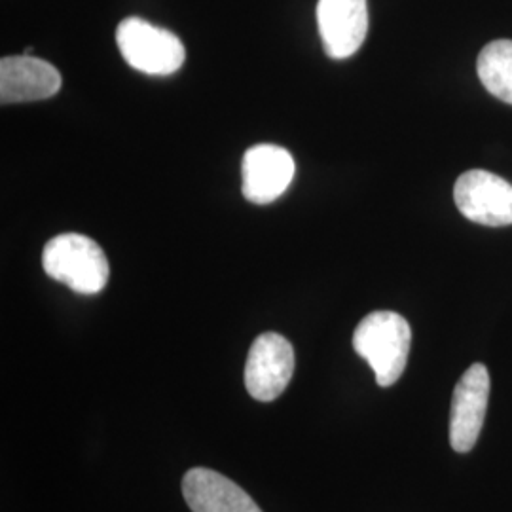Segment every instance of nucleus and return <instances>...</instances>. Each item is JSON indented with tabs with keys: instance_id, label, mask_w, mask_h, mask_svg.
<instances>
[{
	"instance_id": "obj_4",
	"label": "nucleus",
	"mask_w": 512,
	"mask_h": 512,
	"mask_svg": "<svg viewBox=\"0 0 512 512\" xmlns=\"http://www.w3.org/2000/svg\"><path fill=\"white\" fill-rule=\"evenodd\" d=\"M294 372V349L291 342L277 334H260L249 349L245 365V387L260 403L275 401L291 382Z\"/></svg>"
},
{
	"instance_id": "obj_8",
	"label": "nucleus",
	"mask_w": 512,
	"mask_h": 512,
	"mask_svg": "<svg viewBox=\"0 0 512 512\" xmlns=\"http://www.w3.org/2000/svg\"><path fill=\"white\" fill-rule=\"evenodd\" d=\"M317 27L327 55L332 59H348L365 42L368 4L366 0H319Z\"/></svg>"
},
{
	"instance_id": "obj_3",
	"label": "nucleus",
	"mask_w": 512,
	"mask_h": 512,
	"mask_svg": "<svg viewBox=\"0 0 512 512\" xmlns=\"http://www.w3.org/2000/svg\"><path fill=\"white\" fill-rule=\"evenodd\" d=\"M116 44L129 67L150 76L177 73L186 59L177 35L141 18L124 19L118 25Z\"/></svg>"
},
{
	"instance_id": "obj_7",
	"label": "nucleus",
	"mask_w": 512,
	"mask_h": 512,
	"mask_svg": "<svg viewBox=\"0 0 512 512\" xmlns=\"http://www.w3.org/2000/svg\"><path fill=\"white\" fill-rule=\"evenodd\" d=\"M296 164L289 150L277 145L249 148L241 164V190L245 200L266 205L281 198L291 186Z\"/></svg>"
},
{
	"instance_id": "obj_11",
	"label": "nucleus",
	"mask_w": 512,
	"mask_h": 512,
	"mask_svg": "<svg viewBox=\"0 0 512 512\" xmlns=\"http://www.w3.org/2000/svg\"><path fill=\"white\" fill-rule=\"evenodd\" d=\"M476 71L488 92L512 105V40H494L484 46Z\"/></svg>"
},
{
	"instance_id": "obj_10",
	"label": "nucleus",
	"mask_w": 512,
	"mask_h": 512,
	"mask_svg": "<svg viewBox=\"0 0 512 512\" xmlns=\"http://www.w3.org/2000/svg\"><path fill=\"white\" fill-rule=\"evenodd\" d=\"M183 495L192 512H262L236 482L205 467L190 469L184 475Z\"/></svg>"
},
{
	"instance_id": "obj_9",
	"label": "nucleus",
	"mask_w": 512,
	"mask_h": 512,
	"mask_svg": "<svg viewBox=\"0 0 512 512\" xmlns=\"http://www.w3.org/2000/svg\"><path fill=\"white\" fill-rule=\"evenodd\" d=\"M61 90V74L52 63L33 55H10L0 61L2 105L31 103L54 97Z\"/></svg>"
},
{
	"instance_id": "obj_6",
	"label": "nucleus",
	"mask_w": 512,
	"mask_h": 512,
	"mask_svg": "<svg viewBox=\"0 0 512 512\" xmlns=\"http://www.w3.org/2000/svg\"><path fill=\"white\" fill-rule=\"evenodd\" d=\"M490 399L488 368L475 363L461 376L452 399L450 412V444L459 454L475 448L476 440L486 420Z\"/></svg>"
},
{
	"instance_id": "obj_5",
	"label": "nucleus",
	"mask_w": 512,
	"mask_h": 512,
	"mask_svg": "<svg viewBox=\"0 0 512 512\" xmlns=\"http://www.w3.org/2000/svg\"><path fill=\"white\" fill-rule=\"evenodd\" d=\"M454 202L465 219L484 226L512 224V186L490 171L473 169L459 175Z\"/></svg>"
},
{
	"instance_id": "obj_2",
	"label": "nucleus",
	"mask_w": 512,
	"mask_h": 512,
	"mask_svg": "<svg viewBox=\"0 0 512 512\" xmlns=\"http://www.w3.org/2000/svg\"><path fill=\"white\" fill-rule=\"evenodd\" d=\"M42 268L48 277L78 294L101 293L110 275L103 249L82 234H61L50 239L42 251Z\"/></svg>"
},
{
	"instance_id": "obj_1",
	"label": "nucleus",
	"mask_w": 512,
	"mask_h": 512,
	"mask_svg": "<svg viewBox=\"0 0 512 512\" xmlns=\"http://www.w3.org/2000/svg\"><path fill=\"white\" fill-rule=\"evenodd\" d=\"M412 344V330L403 315L395 311H372L357 325L353 348L374 370L382 387L403 376Z\"/></svg>"
}]
</instances>
